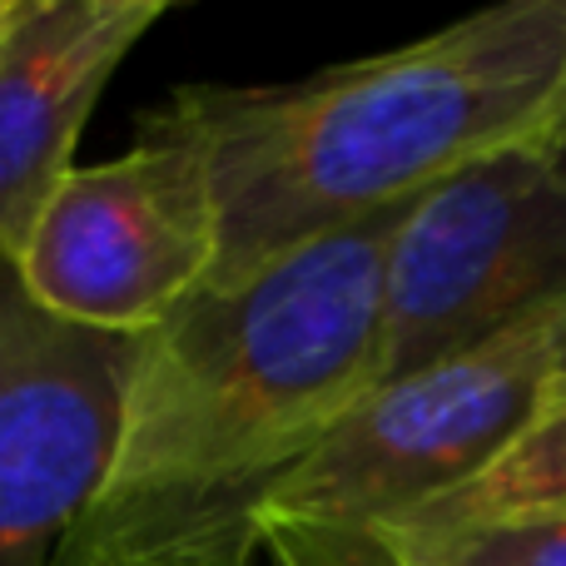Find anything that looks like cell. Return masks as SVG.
I'll list each match as a JSON object with an SVG mask.
<instances>
[{
	"mask_svg": "<svg viewBox=\"0 0 566 566\" xmlns=\"http://www.w3.org/2000/svg\"><path fill=\"white\" fill-rule=\"evenodd\" d=\"M402 205L139 333L105 488L50 566H259L264 497L368 392Z\"/></svg>",
	"mask_w": 566,
	"mask_h": 566,
	"instance_id": "obj_1",
	"label": "cell"
},
{
	"mask_svg": "<svg viewBox=\"0 0 566 566\" xmlns=\"http://www.w3.org/2000/svg\"><path fill=\"white\" fill-rule=\"evenodd\" d=\"M562 70L566 0H507L303 80L175 90L165 115L199 145L214 195L219 244L205 289L244 283L532 139Z\"/></svg>",
	"mask_w": 566,
	"mask_h": 566,
	"instance_id": "obj_2",
	"label": "cell"
},
{
	"mask_svg": "<svg viewBox=\"0 0 566 566\" xmlns=\"http://www.w3.org/2000/svg\"><path fill=\"white\" fill-rule=\"evenodd\" d=\"M566 303L522 328L373 388L264 497V566H382L378 542L488 472L547 398Z\"/></svg>",
	"mask_w": 566,
	"mask_h": 566,
	"instance_id": "obj_3",
	"label": "cell"
},
{
	"mask_svg": "<svg viewBox=\"0 0 566 566\" xmlns=\"http://www.w3.org/2000/svg\"><path fill=\"white\" fill-rule=\"evenodd\" d=\"M566 303V169L532 139L452 169L408 199L382 249L373 388Z\"/></svg>",
	"mask_w": 566,
	"mask_h": 566,
	"instance_id": "obj_4",
	"label": "cell"
},
{
	"mask_svg": "<svg viewBox=\"0 0 566 566\" xmlns=\"http://www.w3.org/2000/svg\"><path fill=\"white\" fill-rule=\"evenodd\" d=\"M214 195L199 145L165 115L135 149L75 165L15 259L30 298L105 333H149L214 274Z\"/></svg>",
	"mask_w": 566,
	"mask_h": 566,
	"instance_id": "obj_5",
	"label": "cell"
},
{
	"mask_svg": "<svg viewBox=\"0 0 566 566\" xmlns=\"http://www.w3.org/2000/svg\"><path fill=\"white\" fill-rule=\"evenodd\" d=\"M139 333L55 318L0 254V566H50L105 488Z\"/></svg>",
	"mask_w": 566,
	"mask_h": 566,
	"instance_id": "obj_6",
	"label": "cell"
},
{
	"mask_svg": "<svg viewBox=\"0 0 566 566\" xmlns=\"http://www.w3.org/2000/svg\"><path fill=\"white\" fill-rule=\"evenodd\" d=\"M165 0H6L0 6V254L20 259L75 145Z\"/></svg>",
	"mask_w": 566,
	"mask_h": 566,
	"instance_id": "obj_7",
	"label": "cell"
},
{
	"mask_svg": "<svg viewBox=\"0 0 566 566\" xmlns=\"http://www.w3.org/2000/svg\"><path fill=\"white\" fill-rule=\"evenodd\" d=\"M527 512H566V392L542 402L537 418L488 472L392 532H438L492 517H527Z\"/></svg>",
	"mask_w": 566,
	"mask_h": 566,
	"instance_id": "obj_8",
	"label": "cell"
},
{
	"mask_svg": "<svg viewBox=\"0 0 566 566\" xmlns=\"http://www.w3.org/2000/svg\"><path fill=\"white\" fill-rule=\"evenodd\" d=\"M382 566H566V512H527L438 532H388Z\"/></svg>",
	"mask_w": 566,
	"mask_h": 566,
	"instance_id": "obj_9",
	"label": "cell"
},
{
	"mask_svg": "<svg viewBox=\"0 0 566 566\" xmlns=\"http://www.w3.org/2000/svg\"><path fill=\"white\" fill-rule=\"evenodd\" d=\"M532 145H537L557 169H566V70H562L557 99H552V109H547V119H542V129L532 135Z\"/></svg>",
	"mask_w": 566,
	"mask_h": 566,
	"instance_id": "obj_10",
	"label": "cell"
},
{
	"mask_svg": "<svg viewBox=\"0 0 566 566\" xmlns=\"http://www.w3.org/2000/svg\"><path fill=\"white\" fill-rule=\"evenodd\" d=\"M562 392H566V328H562L557 348H552V373H547V398H562Z\"/></svg>",
	"mask_w": 566,
	"mask_h": 566,
	"instance_id": "obj_11",
	"label": "cell"
},
{
	"mask_svg": "<svg viewBox=\"0 0 566 566\" xmlns=\"http://www.w3.org/2000/svg\"><path fill=\"white\" fill-rule=\"evenodd\" d=\"M0 6H6V0H0Z\"/></svg>",
	"mask_w": 566,
	"mask_h": 566,
	"instance_id": "obj_12",
	"label": "cell"
}]
</instances>
